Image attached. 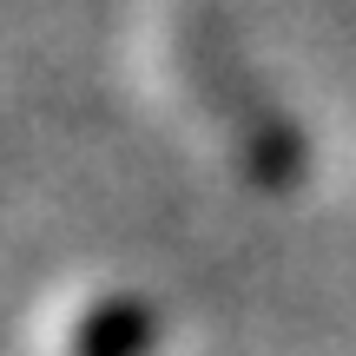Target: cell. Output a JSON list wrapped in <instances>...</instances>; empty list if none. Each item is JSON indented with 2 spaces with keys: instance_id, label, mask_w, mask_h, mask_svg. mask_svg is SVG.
<instances>
[]
</instances>
